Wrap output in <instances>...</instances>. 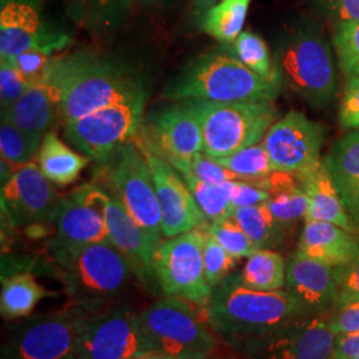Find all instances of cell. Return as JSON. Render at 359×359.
Wrapping results in <instances>:
<instances>
[{"mask_svg": "<svg viewBox=\"0 0 359 359\" xmlns=\"http://www.w3.org/2000/svg\"><path fill=\"white\" fill-rule=\"evenodd\" d=\"M295 253L339 268L359 256L358 236L332 222L306 221Z\"/></svg>", "mask_w": 359, "mask_h": 359, "instance_id": "22", "label": "cell"}, {"mask_svg": "<svg viewBox=\"0 0 359 359\" xmlns=\"http://www.w3.org/2000/svg\"><path fill=\"white\" fill-rule=\"evenodd\" d=\"M1 120L27 132L46 136L60 120L59 92L48 79L41 77L16 103L1 111Z\"/></svg>", "mask_w": 359, "mask_h": 359, "instance_id": "24", "label": "cell"}, {"mask_svg": "<svg viewBox=\"0 0 359 359\" xmlns=\"http://www.w3.org/2000/svg\"><path fill=\"white\" fill-rule=\"evenodd\" d=\"M107 197V189L100 185L84 184L62 198L55 219L56 237L51 244L52 255L109 241L104 213Z\"/></svg>", "mask_w": 359, "mask_h": 359, "instance_id": "14", "label": "cell"}, {"mask_svg": "<svg viewBox=\"0 0 359 359\" xmlns=\"http://www.w3.org/2000/svg\"><path fill=\"white\" fill-rule=\"evenodd\" d=\"M327 15L337 22H359V0H322Z\"/></svg>", "mask_w": 359, "mask_h": 359, "instance_id": "47", "label": "cell"}, {"mask_svg": "<svg viewBox=\"0 0 359 359\" xmlns=\"http://www.w3.org/2000/svg\"><path fill=\"white\" fill-rule=\"evenodd\" d=\"M325 129L299 111L292 109L266 132L262 144L273 170L301 173L322 160Z\"/></svg>", "mask_w": 359, "mask_h": 359, "instance_id": "15", "label": "cell"}, {"mask_svg": "<svg viewBox=\"0 0 359 359\" xmlns=\"http://www.w3.org/2000/svg\"><path fill=\"white\" fill-rule=\"evenodd\" d=\"M32 83L28 81L10 62H0V105L1 111L10 108L16 103Z\"/></svg>", "mask_w": 359, "mask_h": 359, "instance_id": "42", "label": "cell"}, {"mask_svg": "<svg viewBox=\"0 0 359 359\" xmlns=\"http://www.w3.org/2000/svg\"><path fill=\"white\" fill-rule=\"evenodd\" d=\"M233 217L258 249H273L283 243L286 225L273 216L266 203L237 208Z\"/></svg>", "mask_w": 359, "mask_h": 359, "instance_id": "32", "label": "cell"}, {"mask_svg": "<svg viewBox=\"0 0 359 359\" xmlns=\"http://www.w3.org/2000/svg\"><path fill=\"white\" fill-rule=\"evenodd\" d=\"M137 144L140 145V142ZM140 147L152 170L157 201L161 212L163 236L170 238L197 228H208L205 216L200 210L179 170L169 164L164 157L154 154L144 145Z\"/></svg>", "mask_w": 359, "mask_h": 359, "instance_id": "17", "label": "cell"}, {"mask_svg": "<svg viewBox=\"0 0 359 359\" xmlns=\"http://www.w3.org/2000/svg\"><path fill=\"white\" fill-rule=\"evenodd\" d=\"M60 203L51 181L34 163L16 168L11 179L1 185V205L13 225L55 224Z\"/></svg>", "mask_w": 359, "mask_h": 359, "instance_id": "16", "label": "cell"}, {"mask_svg": "<svg viewBox=\"0 0 359 359\" xmlns=\"http://www.w3.org/2000/svg\"><path fill=\"white\" fill-rule=\"evenodd\" d=\"M221 0H192L191 1V13L192 18L197 22V25L200 26L201 20L204 19L205 13L213 8L216 4H218Z\"/></svg>", "mask_w": 359, "mask_h": 359, "instance_id": "49", "label": "cell"}, {"mask_svg": "<svg viewBox=\"0 0 359 359\" xmlns=\"http://www.w3.org/2000/svg\"><path fill=\"white\" fill-rule=\"evenodd\" d=\"M71 38L43 23L38 4L32 0H1L0 57L10 60L20 52L40 46L60 51Z\"/></svg>", "mask_w": 359, "mask_h": 359, "instance_id": "19", "label": "cell"}, {"mask_svg": "<svg viewBox=\"0 0 359 359\" xmlns=\"http://www.w3.org/2000/svg\"><path fill=\"white\" fill-rule=\"evenodd\" d=\"M147 99L148 93L140 95L65 124V142L90 160H103L116 148L135 140L140 135Z\"/></svg>", "mask_w": 359, "mask_h": 359, "instance_id": "10", "label": "cell"}, {"mask_svg": "<svg viewBox=\"0 0 359 359\" xmlns=\"http://www.w3.org/2000/svg\"><path fill=\"white\" fill-rule=\"evenodd\" d=\"M142 7L151 8V10H163L169 6L175 4L177 0H139Z\"/></svg>", "mask_w": 359, "mask_h": 359, "instance_id": "50", "label": "cell"}, {"mask_svg": "<svg viewBox=\"0 0 359 359\" xmlns=\"http://www.w3.org/2000/svg\"><path fill=\"white\" fill-rule=\"evenodd\" d=\"M62 266L69 294L79 304L99 308L107 298L118 294L132 273L123 253L109 241L87 245L53 255Z\"/></svg>", "mask_w": 359, "mask_h": 359, "instance_id": "8", "label": "cell"}, {"mask_svg": "<svg viewBox=\"0 0 359 359\" xmlns=\"http://www.w3.org/2000/svg\"><path fill=\"white\" fill-rule=\"evenodd\" d=\"M357 228H358V234H357V236H358V238H359V221H358V222H357Z\"/></svg>", "mask_w": 359, "mask_h": 359, "instance_id": "53", "label": "cell"}, {"mask_svg": "<svg viewBox=\"0 0 359 359\" xmlns=\"http://www.w3.org/2000/svg\"><path fill=\"white\" fill-rule=\"evenodd\" d=\"M250 182L269 193L266 205L273 216L283 225H289L306 217L308 193L302 185V181L295 173L273 170L266 177Z\"/></svg>", "mask_w": 359, "mask_h": 359, "instance_id": "26", "label": "cell"}, {"mask_svg": "<svg viewBox=\"0 0 359 359\" xmlns=\"http://www.w3.org/2000/svg\"><path fill=\"white\" fill-rule=\"evenodd\" d=\"M283 84L253 72L233 53L231 46L206 52L175 77L165 90L168 100L187 99L212 103L274 102Z\"/></svg>", "mask_w": 359, "mask_h": 359, "instance_id": "3", "label": "cell"}, {"mask_svg": "<svg viewBox=\"0 0 359 359\" xmlns=\"http://www.w3.org/2000/svg\"><path fill=\"white\" fill-rule=\"evenodd\" d=\"M104 213L109 243L127 258L133 274L147 286L157 283L154 253L161 240L142 228L112 193L108 192Z\"/></svg>", "mask_w": 359, "mask_h": 359, "instance_id": "20", "label": "cell"}, {"mask_svg": "<svg viewBox=\"0 0 359 359\" xmlns=\"http://www.w3.org/2000/svg\"><path fill=\"white\" fill-rule=\"evenodd\" d=\"M215 160L222 167L236 173L240 180L245 181L264 179L273 172L269 154L262 142L250 145L231 156L219 157Z\"/></svg>", "mask_w": 359, "mask_h": 359, "instance_id": "36", "label": "cell"}, {"mask_svg": "<svg viewBox=\"0 0 359 359\" xmlns=\"http://www.w3.org/2000/svg\"><path fill=\"white\" fill-rule=\"evenodd\" d=\"M203 129L204 154L226 157L264 140L278 118L274 102L262 103H212L187 99Z\"/></svg>", "mask_w": 359, "mask_h": 359, "instance_id": "5", "label": "cell"}, {"mask_svg": "<svg viewBox=\"0 0 359 359\" xmlns=\"http://www.w3.org/2000/svg\"><path fill=\"white\" fill-rule=\"evenodd\" d=\"M355 359H359V357H357V358H355Z\"/></svg>", "mask_w": 359, "mask_h": 359, "instance_id": "54", "label": "cell"}, {"mask_svg": "<svg viewBox=\"0 0 359 359\" xmlns=\"http://www.w3.org/2000/svg\"><path fill=\"white\" fill-rule=\"evenodd\" d=\"M338 117L344 128L359 129V76L346 79Z\"/></svg>", "mask_w": 359, "mask_h": 359, "instance_id": "44", "label": "cell"}, {"mask_svg": "<svg viewBox=\"0 0 359 359\" xmlns=\"http://www.w3.org/2000/svg\"><path fill=\"white\" fill-rule=\"evenodd\" d=\"M204 310L208 325L228 342H244L309 316L286 290L250 289L240 274H231L218 283Z\"/></svg>", "mask_w": 359, "mask_h": 359, "instance_id": "2", "label": "cell"}, {"mask_svg": "<svg viewBox=\"0 0 359 359\" xmlns=\"http://www.w3.org/2000/svg\"><path fill=\"white\" fill-rule=\"evenodd\" d=\"M208 231L218 244L237 259L250 257L258 250L256 244L248 237V234L233 216L212 222Z\"/></svg>", "mask_w": 359, "mask_h": 359, "instance_id": "38", "label": "cell"}, {"mask_svg": "<svg viewBox=\"0 0 359 359\" xmlns=\"http://www.w3.org/2000/svg\"><path fill=\"white\" fill-rule=\"evenodd\" d=\"M140 314L126 306L96 310L86 322L75 359H133L154 353Z\"/></svg>", "mask_w": 359, "mask_h": 359, "instance_id": "12", "label": "cell"}, {"mask_svg": "<svg viewBox=\"0 0 359 359\" xmlns=\"http://www.w3.org/2000/svg\"><path fill=\"white\" fill-rule=\"evenodd\" d=\"M90 160L71 149L51 130L44 136L39 149L38 167L52 184L67 187L79 179Z\"/></svg>", "mask_w": 359, "mask_h": 359, "instance_id": "28", "label": "cell"}, {"mask_svg": "<svg viewBox=\"0 0 359 359\" xmlns=\"http://www.w3.org/2000/svg\"><path fill=\"white\" fill-rule=\"evenodd\" d=\"M144 130V147L169 163L188 160L204 151L200 121L184 102L169 104L154 111L148 117Z\"/></svg>", "mask_w": 359, "mask_h": 359, "instance_id": "18", "label": "cell"}, {"mask_svg": "<svg viewBox=\"0 0 359 359\" xmlns=\"http://www.w3.org/2000/svg\"><path fill=\"white\" fill-rule=\"evenodd\" d=\"M44 136L31 133L13 126L7 120H1L0 127V152L1 158L13 167L19 168L32 163L39 154Z\"/></svg>", "mask_w": 359, "mask_h": 359, "instance_id": "35", "label": "cell"}, {"mask_svg": "<svg viewBox=\"0 0 359 359\" xmlns=\"http://www.w3.org/2000/svg\"><path fill=\"white\" fill-rule=\"evenodd\" d=\"M43 77L60 97V121L69 124L108 105L148 93L132 68L95 52L79 51L53 57Z\"/></svg>", "mask_w": 359, "mask_h": 359, "instance_id": "1", "label": "cell"}, {"mask_svg": "<svg viewBox=\"0 0 359 359\" xmlns=\"http://www.w3.org/2000/svg\"><path fill=\"white\" fill-rule=\"evenodd\" d=\"M193 306L184 299L165 297L142 310V330L154 351L182 359L210 358L217 339Z\"/></svg>", "mask_w": 359, "mask_h": 359, "instance_id": "7", "label": "cell"}, {"mask_svg": "<svg viewBox=\"0 0 359 359\" xmlns=\"http://www.w3.org/2000/svg\"><path fill=\"white\" fill-rule=\"evenodd\" d=\"M333 46L344 76H359V22L334 23Z\"/></svg>", "mask_w": 359, "mask_h": 359, "instance_id": "37", "label": "cell"}, {"mask_svg": "<svg viewBox=\"0 0 359 359\" xmlns=\"http://www.w3.org/2000/svg\"><path fill=\"white\" fill-rule=\"evenodd\" d=\"M169 164H172L173 167L176 168L181 175H192L194 177L210 182V184H221L225 181L240 180L236 173L222 167L215 158H212L210 156H208L204 152L194 154L188 160L170 161Z\"/></svg>", "mask_w": 359, "mask_h": 359, "instance_id": "39", "label": "cell"}, {"mask_svg": "<svg viewBox=\"0 0 359 359\" xmlns=\"http://www.w3.org/2000/svg\"><path fill=\"white\" fill-rule=\"evenodd\" d=\"M48 292L29 273H13L3 277L0 293V313L6 320L29 316Z\"/></svg>", "mask_w": 359, "mask_h": 359, "instance_id": "29", "label": "cell"}, {"mask_svg": "<svg viewBox=\"0 0 359 359\" xmlns=\"http://www.w3.org/2000/svg\"><path fill=\"white\" fill-rule=\"evenodd\" d=\"M285 287L306 314L322 317L335 306V268L294 253L286 262Z\"/></svg>", "mask_w": 359, "mask_h": 359, "instance_id": "21", "label": "cell"}, {"mask_svg": "<svg viewBox=\"0 0 359 359\" xmlns=\"http://www.w3.org/2000/svg\"><path fill=\"white\" fill-rule=\"evenodd\" d=\"M96 164V179L103 181L108 192L123 203L142 228L161 240V212L154 176L137 142L120 145Z\"/></svg>", "mask_w": 359, "mask_h": 359, "instance_id": "6", "label": "cell"}, {"mask_svg": "<svg viewBox=\"0 0 359 359\" xmlns=\"http://www.w3.org/2000/svg\"><path fill=\"white\" fill-rule=\"evenodd\" d=\"M252 0H221L205 13L200 28L222 44H231L240 36Z\"/></svg>", "mask_w": 359, "mask_h": 359, "instance_id": "30", "label": "cell"}, {"mask_svg": "<svg viewBox=\"0 0 359 359\" xmlns=\"http://www.w3.org/2000/svg\"><path fill=\"white\" fill-rule=\"evenodd\" d=\"M233 53L257 75L283 84L280 71L274 59L270 56L269 47L265 40L250 31H244L231 46Z\"/></svg>", "mask_w": 359, "mask_h": 359, "instance_id": "34", "label": "cell"}, {"mask_svg": "<svg viewBox=\"0 0 359 359\" xmlns=\"http://www.w3.org/2000/svg\"><path fill=\"white\" fill-rule=\"evenodd\" d=\"M181 175V173H180ZM188 188L191 189L193 197L205 216L206 219L216 222L234 215L236 208L233 206L229 194V181L221 184H210L203 180L197 179L192 175H181Z\"/></svg>", "mask_w": 359, "mask_h": 359, "instance_id": "33", "label": "cell"}, {"mask_svg": "<svg viewBox=\"0 0 359 359\" xmlns=\"http://www.w3.org/2000/svg\"><path fill=\"white\" fill-rule=\"evenodd\" d=\"M357 357H359V330L337 335L332 359H355Z\"/></svg>", "mask_w": 359, "mask_h": 359, "instance_id": "48", "label": "cell"}, {"mask_svg": "<svg viewBox=\"0 0 359 359\" xmlns=\"http://www.w3.org/2000/svg\"><path fill=\"white\" fill-rule=\"evenodd\" d=\"M133 0H65L68 18L92 35L112 34L128 20Z\"/></svg>", "mask_w": 359, "mask_h": 359, "instance_id": "27", "label": "cell"}, {"mask_svg": "<svg viewBox=\"0 0 359 359\" xmlns=\"http://www.w3.org/2000/svg\"><path fill=\"white\" fill-rule=\"evenodd\" d=\"M327 322L337 335L358 332L359 299L335 306L332 311V318Z\"/></svg>", "mask_w": 359, "mask_h": 359, "instance_id": "46", "label": "cell"}, {"mask_svg": "<svg viewBox=\"0 0 359 359\" xmlns=\"http://www.w3.org/2000/svg\"><path fill=\"white\" fill-rule=\"evenodd\" d=\"M295 175L302 181L309 196L308 215L305 221H326L348 233L358 234V228L353 218L348 216L344 201L335 188L325 157L316 167Z\"/></svg>", "mask_w": 359, "mask_h": 359, "instance_id": "23", "label": "cell"}, {"mask_svg": "<svg viewBox=\"0 0 359 359\" xmlns=\"http://www.w3.org/2000/svg\"><path fill=\"white\" fill-rule=\"evenodd\" d=\"M337 301L335 306L359 299V256L347 265L335 268ZM334 306V308H335Z\"/></svg>", "mask_w": 359, "mask_h": 359, "instance_id": "43", "label": "cell"}, {"mask_svg": "<svg viewBox=\"0 0 359 359\" xmlns=\"http://www.w3.org/2000/svg\"><path fill=\"white\" fill-rule=\"evenodd\" d=\"M133 359H182L177 358V357H172V355H168V354H164V353H157V351H154V353H149V354H145V355H142V357H137V358Z\"/></svg>", "mask_w": 359, "mask_h": 359, "instance_id": "51", "label": "cell"}, {"mask_svg": "<svg viewBox=\"0 0 359 359\" xmlns=\"http://www.w3.org/2000/svg\"><path fill=\"white\" fill-rule=\"evenodd\" d=\"M208 359H231V358H222V357H215V358H208Z\"/></svg>", "mask_w": 359, "mask_h": 359, "instance_id": "52", "label": "cell"}, {"mask_svg": "<svg viewBox=\"0 0 359 359\" xmlns=\"http://www.w3.org/2000/svg\"><path fill=\"white\" fill-rule=\"evenodd\" d=\"M325 160L347 213L357 225L359 221V129H354L335 142Z\"/></svg>", "mask_w": 359, "mask_h": 359, "instance_id": "25", "label": "cell"}, {"mask_svg": "<svg viewBox=\"0 0 359 359\" xmlns=\"http://www.w3.org/2000/svg\"><path fill=\"white\" fill-rule=\"evenodd\" d=\"M203 258L206 280L213 289L231 276V270L237 264V258L231 256L208 231L204 237Z\"/></svg>", "mask_w": 359, "mask_h": 359, "instance_id": "40", "label": "cell"}, {"mask_svg": "<svg viewBox=\"0 0 359 359\" xmlns=\"http://www.w3.org/2000/svg\"><path fill=\"white\" fill-rule=\"evenodd\" d=\"M337 334L321 316H302L243 342L248 359H332Z\"/></svg>", "mask_w": 359, "mask_h": 359, "instance_id": "13", "label": "cell"}, {"mask_svg": "<svg viewBox=\"0 0 359 359\" xmlns=\"http://www.w3.org/2000/svg\"><path fill=\"white\" fill-rule=\"evenodd\" d=\"M53 53L55 52L50 48L35 46L26 51L20 52L7 62H10L28 81L34 84L46 74L47 68L51 65L52 59L55 57Z\"/></svg>", "mask_w": 359, "mask_h": 359, "instance_id": "41", "label": "cell"}, {"mask_svg": "<svg viewBox=\"0 0 359 359\" xmlns=\"http://www.w3.org/2000/svg\"><path fill=\"white\" fill-rule=\"evenodd\" d=\"M208 228H197L160 241L154 253V276L161 292L165 297L184 299L201 309L208 306L213 294L203 258Z\"/></svg>", "mask_w": 359, "mask_h": 359, "instance_id": "9", "label": "cell"}, {"mask_svg": "<svg viewBox=\"0 0 359 359\" xmlns=\"http://www.w3.org/2000/svg\"><path fill=\"white\" fill-rule=\"evenodd\" d=\"M283 86L306 103L323 109L338 93V69L333 51L317 26L295 28L280 43L276 57Z\"/></svg>", "mask_w": 359, "mask_h": 359, "instance_id": "4", "label": "cell"}, {"mask_svg": "<svg viewBox=\"0 0 359 359\" xmlns=\"http://www.w3.org/2000/svg\"><path fill=\"white\" fill-rule=\"evenodd\" d=\"M96 310L79 304L27 322L3 346L1 359H75L84 325Z\"/></svg>", "mask_w": 359, "mask_h": 359, "instance_id": "11", "label": "cell"}, {"mask_svg": "<svg viewBox=\"0 0 359 359\" xmlns=\"http://www.w3.org/2000/svg\"><path fill=\"white\" fill-rule=\"evenodd\" d=\"M228 185H229L231 204L236 209L264 204L269 200V193L261 189L250 181L231 180L228 182Z\"/></svg>", "mask_w": 359, "mask_h": 359, "instance_id": "45", "label": "cell"}, {"mask_svg": "<svg viewBox=\"0 0 359 359\" xmlns=\"http://www.w3.org/2000/svg\"><path fill=\"white\" fill-rule=\"evenodd\" d=\"M245 286L259 292L281 290L286 283V262L271 249H258L248 257L240 274Z\"/></svg>", "mask_w": 359, "mask_h": 359, "instance_id": "31", "label": "cell"}]
</instances>
